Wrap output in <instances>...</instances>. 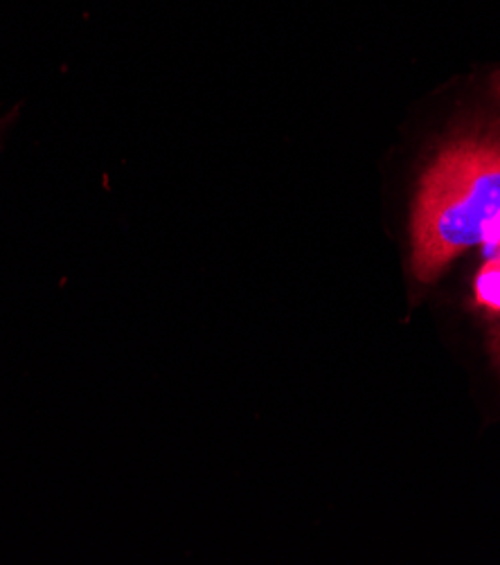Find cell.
<instances>
[{"instance_id":"1","label":"cell","mask_w":500,"mask_h":565,"mask_svg":"<svg viewBox=\"0 0 500 565\" xmlns=\"http://www.w3.org/2000/svg\"><path fill=\"white\" fill-rule=\"evenodd\" d=\"M500 212V129H478L444 147L426 169L413 212V273L433 281L478 244Z\"/></svg>"},{"instance_id":"2","label":"cell","mask_w":500,"mask_h":565,"mask_svg":"<svg viewBox=\"0 0 500 565\" xmlns=\"http://www.w3.org/2000/svg\"><path fill=\"white\" fill-rule=\"evenodd\" d=\"M476 300L491 313H500V255H491L476 277Z\"/></svg>"},{"instance_id":"3","label":"cell","mask_w":500,"mask_h":565,"mask_svg":"<svg viewBox=\"0 0 500 565\" xmlns=\"http://www.w3.org/2000/svg\"><path fill=\"white\" fill-rule=\"evenodd\" d=\"M480 242L485 244L489 255H500V212L493 218H489V223L485 225V231H482Z\"/></svg>"},{"instance_id":"4","label":"cell","mask_w":500,"mask_h":565,"mask_svg":"<svg viewBox=\"0 0 500 565\" xmlns=\"http://www.w3.org/2000/svg\"><path fill=\"white\" fill-rule=\"evenodd\" d=\"M491 354H493L496 365L500 367V324H498L496 331L491 333Z\"/></svg>"},{"instance_id":"5","label":"cell","mask_w":500,"mask_h":565,"mask_svg":"<svg viewBox=\"0 0 500 565\" xmlns=\"http://www.w3.org/2000/svg\"><path fill=\"white\" fill-rule=\"evenodd\" d=\"M0 131H3V120H0Z\"/></svg>"}]
</instances>
